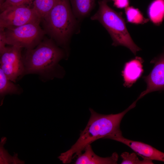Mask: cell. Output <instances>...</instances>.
I'll return each instance as SVG.
<instances>
[{
	"label": "cell",
	"mask_w": 164,
	"mask_h": 164,
	"mask_svg": "<svg viewBox=\"0 0 164 164\" xmlns=\"http://www.w3.org/2000/svg\"><path fill=\"white\" fill-rule=\"evenodd\" d=\"M137 102L135 100L124 111L116 114H101L90 108L91 116L86 127L81 132L75 143L69 150L61 154L59 158L64 163H70L73 159L96 140L101 138L111 139L122 134L121 121L126 113L135 107Z\"/></svg>",
	"instance_id": "6da1fadb"
},
{
	"label": "cell",
	"mask_w": 164,
	"mask_h": 164,
	"mask_svg": "<svg viewBox=\"0 0 164 164\" xmlns=\"http://www.w3.org/2000/svg\"><path fill=\"white\" fill-rule=\"evenodd\" d=\"M26 50L22 55L25 74H37L44 80L63 77L59 62L64 54L52 40H42L35 47Z\"/></svg>",
	"instance_id": "7a4b0ae2"
},
{
	"label": "cell",
	"mask_w": 164,
	"mask_h": 164,
	"mask_svg": "<svg viewBox=\"0 0 164 164\" xmlns=\"http://www.w3.org/2000/svg\"><path fill=\"white\" fill-rule=\"evenodd\" d=\"M75 17L69 0H58L41 21L45 32L57 43L65 46L73 31Z\"/></svg>",
	"instance_id": "3957f363"
},
{
	"label": "cell",
	"mask_w": 164,
	"mask_h": 164,
	"mask_svg": "<svg viewBox=\"0 0 164 164\" xmlns=\"http://www.w3.org/2000/svg\"><path fill=\"white\" fill-rule=\"evenodd\" d=\"M98 3V10L91 19L98 21L106 29L112 40V45L125 46L136 55L141 49L132 40L121 14L110 7L104 0H99Z\"/></svg>",
	"instance_id": "277c9868"
},
{
	"label": "cell",
	"mask_w": 164,
	"mask_h": 164,
	"mask_svg": "<svg viewBox=\"0 0 164 164\" xmlns=\"http://www.w3.org/2000/svg\"><path fill=\"white\" fill-rule=\"evenodd\" d=\"M39 22H31L17 27L5 29L7 44L25 48L35 47L46 33Z\"/></svg>",
	"instance_id": "5b68a950"
},
{
	"label": "cell",
	"mask_w": 164,
	"mask_h": 164,
	"mask_svg": "<svg viewBox=\"0 0 164 164\" xmlns=\"http://www.w3.org/2000/svg\"><path fill=\"white\" fill-rule=\"evenodd\" d=\"M41 19L34 8L27 5L7 8L1 12L0 27L4 29L39 22Z\"/></svg>",
	"instance_id": "8992f818"
},
{
	"label": "cell",
	"mask_w": 164,
	"mask_h": 164,
	"mask_svg": "<svg viewBox=\"0 0 164 164\" xmlns=\"http://www.w3.org/2000/svg\"><path fill=\"white\" fill-rule=\"evenodd\" d=\"M22 48L14 46H6L0 53V68L9 79L14 82L25 74Z\"/></svg>",
	"instance_id": "52a82bcc"
},
{
	"label": "cell",
	"mask_w": 164,
	"mask_h": 164,
	"mask_svg": "<svg viewBox=\"0 0 164 164\" xmlns=\"http://www.w3.org/2000/svg\"><path fill=\"white\" fill-rule=\"evenodd\" d=\"M150 63L154 66L150 73L143 78L147 87L138 97V101L149 93L164 90V51L154 58Z\"/></svg>",
	"instance_id": "ba28073f"
},
{
	"label": "cell",
	"mask_w": 164,
	"mask_h": 164,
	"mask_svg": "<svg viewBox=\"0 0 164 164\" xmlns=\"http://www.w3.org/2000/svg\"><path fill=\"white\" fill-rule=\"evenodd\" d=\"M112 140L128 146L143 159L164 162V153L149 144L128 139L123 137L122 134L116 136Z\"/></svg>",
	"instance_id": "9c48e42d"
},
{
	"label": "cell",
	"mask_w": 164,
	"mask_h": 164,
	"mask_svg": "<svg viewBox=\"0 0 164 164\" xmlns=\"http://www.w3.org/2000/svg\"><path fill=\"white\" fill-rule=\"evenodd\" d=\"M144 62L142 58L137 56L125 63L121 72L125 87H131L141 77Z\"/></svg>",
	"instance_id": "30bf717a"
},
{
	"label": "cell",
	"mask_w": 164,
	"mask_h": 164,
	"mask_svg": "<svg viewBox=\"0 0 164 164\" xmlns=\"http://www.w3.org/2000/svg\"><path fill=\"white\" fill-rule=\"evenodd\" d=\"M84 153L78 156L75 164H116L118 155L116 152L113 153L110 157H102L96 154L92 150L91 144L84 149Z\"/></svg>",
	"instance_id": "8fae6325"
},
{
	"label": "cell",
	"mask_w": 164,
	"mask_h": 164,
	"mask_svg": "<svg viewBox=\"0 0 164 164\" xmlns=\"http://www.w3.org/2000/svg\"><path fill=\"white\" fill-rule=\"evenodd\" d=\"M147 13L153 24L160 25L164 19V0L152 1L148 6Z\"/></svg>",
	"instance_id": "7c38bea8"
},
{
	"label": "cell",
	"mask_w": 164,
	"mask_h": 164,
	"mask_svg": "<svg viewBox=\"0 0 164 164\" xmlns=\"http://www.w3.org/2000/svg\"><path fill=\"white\" fill-rule=\"evenodd\" d=\"M71 9L75 17L84 18L91 11L95 0H69Z\"/></svg>",
	"instance_id": "4fadbf2b"
},
{
	"label": "cell",
	"mask_w": 164,
	"mask_h": 164,
	"mask_svg": "<svg viewBox=\"0 0 164 164\" xmlns=\"http://www.w3.org/2000/svg\"><path fill=\"white\" fill-rule=\"evenodd\" d=\"M22 89L18 85L9 80L0 68V94L3 96L7 94H20Z\"/></svg>",
	"instance_id": "5bb4252c"
},
{
	"label": "cell",
	"mask_w": 164,
	"mask_h": 164,
	"mask_svg": "<svg viewBox=\"0 0 164 164\" xmlns=\"http://www.w3.org/2000/svg\"><path fill=\"white\" fill-rule=\"evenodd\" d=\"M125 13L127 21L135 24H144L148 22L149 19H145L139 10L132 6H128L125 8Z\"/></svg>",
	"instance_id": "9a60e30c"
},
{
	"label": "cell",
	"mask_w": 164,
	"mask_h": 164,
	"mask_svg": "<svg viewBox=\"0 0 164 164\" xmlns=\"http://www.w3.org/2000/svg\"><path fill=\"white\" fill-rule=\"evenodd\" d=\"M58 0H33L32 7L41 20L53 8Z\"/></svg>",
	"instance_id": "2e32d148"
},
{
	"label": "cell",
	"mask_w": 164,
	"mask_h": 164,
	"mask_svg": "<svg viewBox=\"0 0 164 164\" xmlns=\"http://www.w3.org/2000/svg\"><path fill=\"white\" fill-rule=\"evenodd\" d=\"M135 152L130 153L127 152L122 153L121 157L122 160L121 164H154L152 161L148 159H143L140 160Z\"/></svg>",
	"instance_id": "e0dca14e"
},
{
	"label": "cell",
	"mask_w": 164,
	"mask_h": 164,
	"mask_svg": "<svg viewBox=\"0 0 164 164\" xmlns=\"http://www.w3.org/2000/svg\"><path fill=\"white\" fill-rule=\"evenodd\" d=\"M32 0H0L1 12L10 7L27 5Z\"/></svg>",
	"instance_id": "ac0fdd59"
},
{
	"label": "cell",
	"mask_w": 164,
	"mask_h": 164,
	"mask_svg": "<svg viewBox=\"0 0 164 164\" xmlns=\"http://www.w3.org/2000/svg\"><path fill=\"white\" fill-rule=\"evenodd\" d=\"M6 44H7L5 29L0 27V53L5 49Z\"/></svg>",
	"instance_id": "d6986e66"
},
{
	"label": "cell",
	"mask_w": 164,
	"mask_h": 164,
	"mask_svg": "<svg viewBox=\"0 0 164 164\" xmlns=\"http://www.w3.org/2000/svg\"><path fill=\"white\" fill-rule=\"evenodd\" d=\"M114 5L119 9L125 8L129 6V0H112Z\"/></svg>",
	"instance_id": "ffe728a7"
},
{
	"label": "cell",
	"mask_w": 164,
	"mask_h": 164,
	"mask_svg": "<svg viewBox=\"0 0 164 164\" xmlns=\"http://www.w3.org/2000/svg\"><path fill=\"white\" fill-rule=\"evenodd\" d=\"M104 0L106 1V2H108L110 1L111 0Z\"/></svg>",
	"instance_id": "44dd1931"
}]
</instances>
